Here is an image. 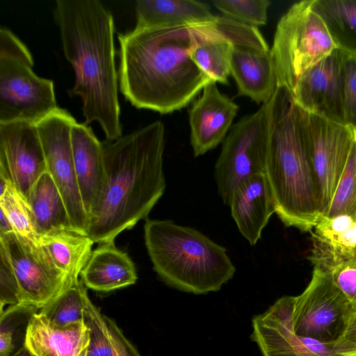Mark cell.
Wrapping results in <instances>:
<instances>
[{
    "mask_svg": "<svg viewBox=\"0 0 356 356\" xmlns=\"http://www.w3.org/2000/svg\"><path fill=\"white\" fill-rule=\"evenodd\" d=\"M344 356H356V353L353 354V355H344Z\"/></svg>",
    "mask_w": 356,
    "mask_h": 356,
    "instance_id": "b9f144b4",
    "label": "cell"
},
{
    "mask_svg": "<svg viewBox=\"0 0 356 356\" xmlns=\"http://www.w3.org/2000/svg\"><path fill=\"white\" fill-rule=\"evenodd\" d=\"M213 6L225 17L240 23L257 27L267 22L268 0H216Z\"/></svg>",
    "mask_w": 356,
    "mask_h": 356,
    "instance_id": "1f68e13d",
    "label": "cell"
},
{
    "mask_svg": "<svg viewBox=\"0 0 356 356\" xmlns=\"http://www.w3.org/2000/svg\"><path fill=\"white\" fill-rule=\"evenodd\" d=\"M238 111V106L221 93L212 81L188 111L190 143L195 156L204 155L222 142Z\"/></svg>",
    "mask_w": 356,
    "mask_h": 356,
    "instance_id": "2e32d148",
    "label": "cell"
},
{
    "mask_svg": "<svg viewBox=\"0 0 356 356\" xmlns=\"http://www.w3.org/2000/svg\"><path fill=\"white\" fill-rule=\"evenodd\" d=\"M231 74L238 95L258 104L268 102L277 88L270 49L232 44Z\"/></svg>",
    "mask_w": 356,
    "mask_h": 356,
    "instance_id": "ffe728a7",
    "label": "cell"
},
{
    "mask_svg": "<svg viewBox=\"0 0 356 356\" xmlns=\"http://www.w3.org/2000/svg\"><path fill=\"white\" fill-rule=\"evenodd\" d=\"M232 44L223 40L202 42L191 51V58L211 80L228 84Z\"/></svg>",
    "mask_w": 356,
    "mask_h": 356,
    "instance_id": "f1b7e54d",
    "label": "cell"
},
{
    "mask_svg": "<svg viewBox=\"0 0 356 356\" xmlns=\"http://www.w3.org/2000/svg\"><path fill=\"white\" fill-rule=\"evenodd\" d=\"M342 339L356 347V313L351 316Z\"/></svg>",
    "mask_w": 356,
    "mask_h": 356,
    "instance_id": "74e56055",
    "label": "cell"
},
{
    "mask_svg": "<svg viewBox=\"0 0 356 356\" xmlns=\"http://www.w3.org/2000/svg\"><path fill=\"white\" fill-rule=\"evenodd\" d=\"M135 29L197 24L214 21L208 4L194 0H138Z\"/></svg>",
    "mask_w": 356,
    "mask_h": 356,
    "instance_id": "cb8c5ba5",
    "label": "cell"
},
{
    "mask_svg": "<svg viewBox=\"0 0 356 356\" xmlns=\"http://www.w3.org/2000/svg\"><path fill=\"white\" fill-rule=\"evenodd\" d=\"M14 232L13 226L6 215L0 209V234Z\"/></svg>",
    "mask_w": 356,
    "mask_h": 356,
    "instance_id": "f35d334b",
    "label": "cell"
},
{
    "mask_svg": "<svg viewBox=\"0 0 356 356\" xmlns=\"http://www.w3.org/2000/svg\"><path fill=\"white\" fill-rule=\"evenodd\" d=\"M22 302L18 281L8 254L0 245V314L6 305H13Z\"/></svg>",
    "mask_w": 356,
    "mask_h": 356,
    "instance_id": "e575fe53",
    "label": "cell"
},
{
    "mask_svg": "<svg viewBox=\"0 0 356 356\" xmlns=\"http://www.w3.org/2000/svg\"><path fill=\"white\" fill-rule=\"evenodd\" d=\"M76 122L67 110L58 107L38 121L35 126L47 172L63 196L71 225L88 235L90 221L77 184L72 147L71 131Z\"/></svg>",
    "mask_w": 356,
    "mask_h": 356,
    "instance_id": "30bf717a",
    "label": "cell"
},
{
    "mask_svg": "<svg viewBox=\"0 0 356 356\" xmlns=\"http://www.w3.org/2000/svg\"><path fill=\"white\" fill-rule=\"evenodd\" d=\"M213 22L119 33L118 80L124 97L137 108L161 114L189 104L206 85L214 81L190 54L197 44L211 38Z\"/></svg>",
    "mask_w": 356,
    "mask_h": 356,
    "instance_id": "6da1fadb",
    "label": "cell"
},
{
    "mask_svg": "<svg viewBox=\"0 0 356 356\" xmlns=\"http://www.w3.org/2000/svg\"><path fill=\"white\" fill-rule=\"evenodd\" d=\"M309 152L322 214L327 210L346 165L355 133L348 126L302 109Z\"/></svg>",
    "mask_w": 356,
    "mask_h": 356,
    "instance_id": "8fae6325",
    "label": "cell"
},
{
    "mask_svg": "<svg viewBox=\"0 0 356 356\" xmlns=\"http://www.w3.org/2000/svg\"><path fill=\"white\" fill-rule=\"evenodd\" d=\"M342 54L341 50L334 49L305 71L291 92L305 111L345 124L340 83Z\"/></svg>",
    "mask_w": 356,
    "mask_h": 356,
    "instance_id": "9a60e30c",
    "label": "cell"
},
{
    "mask_svg": "<svg viewBox=\"0 0 356 356\" xmlns=\"http://www.w3.org/2000/svg\"><path fill=\"white\" fill-rule=\"evenodd\" d=\"M144 238L154 271L177 290L195 294L217 291L235 273L226 248L193 227L170 220L146 219Z\"/></svg>",
    "mask_w": 356,
    "mask_h": 356,
    "instance_id": "5b68a950",
    "label": "cell"
},
{
    "mask_svg": "<svg viewBox=\"0 0 356 356\" xmlns=\"http://www.w3.org/2000/svg\"><path fill=\"white\" fill-rule=\"evenodd\" d=\"M40 309L20 302L0 314V356H13L25 347L31 321Z\"/></svg>",
    "mask_w": 356,
    "mask_h": 356,
    "instance_id": "4316f807",
    "label": "cell"
},
{
    "mask_svg": "<svg viewBox=\"0 0 356 356\" xmlns=\"http://www.w3.org/2000/svg\"><path fill=\"white\" fill-rule=\"evenodd\" d=\"M81 277L85 286L109 292L134 284L137 274L129 255L118 249L113 241L99 243L92 252Z\"/></svg>",
    "mask_w": 356,
    "mask_h": 356,
    "instance_id": "44dd1931",
    "label": "cell"
},
{
    "mask_svg": "<svg viewBox=\"0 0 356 356\" xmlns=\"http://www.w3.org/2000/svg\"><path fill=\"white\" fill-rule=\"evenodd\" d=\"M102 143L105 184L88 230L98 244L113 242L120 232L146 218L165 188L161 121Z\"/></svg>",
    "mask_w": 356,
    "mask_h": 356,
    "instance_id": "3957f363",
    "label": "cell"
},
{
    "mask_svg": "<svg viewBox=\"0 0 356 356\" xmlns=\"http://www.w3.org/2000/svg\"><path fill=\"white\" fill-rule=\"evenodd\" d=\"M13 356H35L33 355L26 346L21 349L19 352L13 355Z\"/></svg>",
    "mask_w": 356,
    "mask_h": 356,
    "instance_id": "ab89813d",
    "label": "cell"
},
{
    "mask_svg": "<svg viewBox=\"0 0 356 356\" xmlns=\"http://www.w3.org/2000/svg\"><path fill=\"white\" fill-rule=\"evenodd\" d=\"M88 297L85 285L80 280L65 287L40 309L39 313L58 327L80 323L83 322L84 307Z\"/></svg>",
    "mask_w": 356,
    "mask_h": 356,
    "instance_id": "83f0119b",
    "label": "cell"
},
{
    "mask_svg": "<svg viewBox=\"0 0 356 356\" xmlns=\"http://www.w3.org/2000/svg\"><path fill=\"white\" fill-rule=\"evenodd\" d=\"M269 101L233 124L223 140L213 176L218 195L226 205L243 181L266 172Z\"/></svg>",
    "mask_w": 356,
    "mask_h": 356,
    "instance_id": "ba28073f",
    "label": "cell"
},
{
    "mask_svg": "<svg viewBox=\"0 0 356 356\" xmlns=\"http://www.w3.org/2000/svg\"><path fill=\"white\" fill-rule=\"evenodd\" d=\"M54 18L75 72L68 92L83 102L85 124L97 122L108 140L122 136L115 64L114 22L98 0H57Z\"/></svg>",
    "mask_w": 356,
    "mask_h": 356,
    "instance_id": "7a4b0ae2",
    "label": "cell"
},
{
    "mask_svg": "<svg viewBox=\"0 0 356 356\" xmlns=\"http://www.w3.org/2000/svg\"><path fill=\"white\" fill-rule=\"evenodd\" d=\"M0 245L8 254L18 281L22 302L42 309L67 286L65 277L40 243L12 232L0 234Z\"/></svg>",
    "mask_w": 356,
    "mask_h": 356,
    "instance_id": "4fadbf2b",
    "label": "cell"
},
{
    "mask_svg": "<svg viewBox=\"0 0 356 356\" xmlns=\"http://www.w3.org/2000/svg\"><path fill=\"white\" fill-rule=\"evenodd\" d=\"M313 0L293 4L279 20L270 49L277 86L293 90L299 77L336 46Z\"/></svg>",
    "mask_w": 356,
    "mask_h": 356,
    "instance_id": "52a82bcc",
    "label": "cell"
},
{
    "mask_svg": "<svg viewBox=\"0 0 356 356\" xmlns=\"http://www.w3.org/2000/svg\"><path fill=\"white\" fill-rule=\"evenodd\" d=\"M340 83L345 124L356 131V56L343 51Z\"/></svg>",
    "mask_w": 356,
    "mask_h": 356,
    "instance_id": "836d02e7",
    "label": "cell"
},
{
    "mask_svg": "<svg viewBox=\"0 0 356 356\" xmlns=\"http://www.w3.org/2000/svg\"><path fill=\"white\" fill-rule=\"evenodd\" d=\"M88 344L83 322L58 327L38 313L31 321L25 346L35 356H80Z\"/></svg>",
    "mask_w": 356,
    "mask_h": 356,
    "instance_id": "7402d4cb",
    "label": "cell"
},
{
    "mask_svg": "<svg viewBox=\"0 0 356 356\" xmlns=\"http://www.w3.org/2000/svg\"><path fill=\"white\" fill-rule=\"evenodd\" d=\"M231 215L243 236L251 245L275 213L274 200L265 173L250 177L234 190L229 204Z\"/></svg>",
    "mask_w": 356,
    "mask_h": 356,
    "instance_id": "d6986e66",
    "label": "cell"
},
{
    "mask_svg": "<svg viewBox=\"0 0 356 356\" xmlns=\"http://www.w3.org/2000/svg\"><path fill=\"white\" fill-rule=\"evenodd\" d=\"M26 200L39 236L54 229L72 227L63 196L47 171L33 184Z\"/></svg>",
    "mask_w": 356,
    "mask_h": 356,
    "instance_id": "d4e9b609",
    "label": "cell"
},
{
    "mask_svg": "<svg viewBox=\"0 0 356 356\" xmlns=\"http://www.w3.org/2000/svg\"><path fill=\"white\" fill-rule=\"evenodd\" d=\"M335 46L356 56V0H313Z\"/></svg>",
    "mask_w": 356,
    "mask_h": 356,
    "instance_id": "484cf974",
    "label": "cell"
},
{
    "mask_svg": "<svg viewBox=\"0 0 356 356\" xmlns=\"http://www.w3.org/2000/svg\"><path fill=\"white\" fill-rule=\"evenodd\" d=\"M54 266L66 278L67 286L79 281L95 243L88 235L72 227L54 229L39 236Z\"/></svg>",
    "mask_w": 356,
    "mask_h": 356,
    "instance_id": "603a6c76",
    "label": "cell"
},
{
    "mask_svg": "<svg viewBox=\"0 0 356 356\" xmlns=\"http://www.w3.org/2000/svg\"><path fill=\"white\" fill-rule=\"evenodd\" d=\"M71 138L77 184L90 221L99 206L105 184L102 143L88 125L77 122L72 126Z\"/></svg>",
    "mask_w": 356,
    "mask_h": 356,
    "instance_id": "e0dca14e",
    "label": "cell"
},
{
    "mask_svg": "<svg viewBox=\"0 0 356 356\" xmlns=\"http://www.w3.org/2000/svg\"><path fill=\"white\" fill-rule=\"evenodd\" d=\"M293 296L279 298L264 313L252 318V340L264 356H344L356 353V347L341 340L323 343L297 335L291 325Z\"/></svg>",
    "mask_w": 356,
    "mask_h": 356,
    "instance_id": "7c38bea8",
    "label": "cell"
},
{
    "mask_svg": "<svg viewBox=\"0 0 356 356\" xmlns=\"http://www.w3.org/2000/svg\"><path fill=\"white\" fill-rule=\"evenodd\" d=\"M83 323L89 334L87 356H113L104 316L92 303L88 297L84 307Z\"/></svg>",
    "mask_w": 356,
    "mask_h": 356,
    "instance_id": "d6a6232c",
    "label": "cell"
},
{
    "mask_svg": "<svg viewBox=\"0 0 356 356\" xmlns=\"http://www.w3.org/2000/svg\"><path fill=\"white\" fill-rule=\"evenodd\" d=\"M0 209L8 217L16 234L32 242L40 243L27 200L11 181L0 193Z\"/></svg>",
    "mask_w": 356,
    "mask_h": 356,
    "instance_id": "f546056e",
    "label": "cell"
},
{
    "mask_svg": "<svg viewBox=\"0 0 356 356\" xmlns=\"http://www.w3.org/2000/svg\"><path fill=\"white\" fill-rule=\"evenodd\" d=\"M47 171L35 124L0 123V174L26 199L38 178Z\"/></svg>",
    "mask_w": 356,
    "mask_h": 356,
    "instance_id": "5bb4252c",
    "label": "cell"
},
{
    "mask_svg": "<svg viewBox=\"0 0 356 356\" xmlns=\"http://www.w3.org/2000/svg\"><path fill=\"white\" fill-rule=\"evenodd\" d=\"M265 174L275 213L286 227L309 232L321 216L318 189L306 139L302 108L285 86L269 101Z\"/></svg>",
    "mask_w": 356,
    "mask_h": 356,
    "instance_id": "277c9868",
    "label": "cell"
},
{
    "mask_svg": "<svg viewBox=\"0 0 356 356\" xmlns=\"http://www.w3.org/2000/svg\"><path fill=\"white\" fill-rule=\"evenodd\" d=\"M26 47L8 29H0V123L36 124L57 106L54 83L37 76Z\"/></svg>",
    "mask_w": 356,
    "mask_h": 356,
    "instance_id": "8992f818",
    "label": "cell"
},
{
    "mask_svg": "<svg viewBox=\"0 0 356 356\" xmlns=\"http://www.w3.org/2000/svg\"><path fill=\"white\" fill-rule=\"evenodd\" d=\"M354 133L355 140L346 165L331 203L323 215H346L356 220V131Z\"/></svg>",
    "mask_w": 356,
    "mask_h": 356,
    "instance_id": "4dcf8cb0",
    "label": "cell"
},
{
    "mask_svg": "<svg viewBox=\"0 0 356 356\" xmlns=\"http://www.w3.org/2000/svg\"><path fill=\"white\" fill-rule=\"evenodd\" d=\"M353 312L330 275L314 267L307 286L293 296L291 325L298 336L323 343L342 340Z\"/></svg>",
    "mask_w": 356,
    "mask_h": 356,
    "instance_id": "9c48e42d",
    "label": "cell"
},
{
    "mask_svg": "<svg viewBox=\"0 0 356 356\" xmlns=\"http://www.w3.org/2000/svg\"><path fill=\"white\" fill-rule=\"evenodd\" d=\"M327 273L356 313V255Z\"/></svg>",
    "mask_w": 356,
    "mask_h": 356,
    "instance_id": "d590c367",
    "label": "cell"
},
{
    "mask_svg": "<svg viewBox=\"0 0 356 356\" xmlns=\"http://www.w3.org/2000/svg\"><path fill=\"white\" fill-rule=\"evenodd\" d=\"M87 354H88V347L86 348L83 352L81 353V354L80 355V356H87Z\"/></svg>",
    "mask_w": 356,
    "mask_h": 356,
    "instance_id": "60d3db41",
    "label": "cell"
},
{
    "mask_svg": "<svg viewBox=\"0 0 356 356\" xmlns=\"http://www.w3.org/2000/svg\"><path fill=\"white\" fill-rule=\"evenodd\" d=\"M309 233L308 259L314 268L329 273L356 255V220L350 216L321 214Z\"/></svg>",
    "mask_w": 356,
    "mask_h": 356,
    "instance_id": "ac0fdd59",
    "label": "cell"
},
{
    "mask_svg": "<svg viewBox=\"0 0 356 356\" xmlns=\"http://www.w3.org/2000/svg\"><path fill=\"white\" fill-rule=\"evenodd\" d=\"M104 318L108 327L113 356H140L115 321L105 316Z\"/></svg>",
    "mask_w": 356,
    "mask_h": 356,
    "instance_id": "8d00e7d4",
    "label": "cell"
}]
</instances>
